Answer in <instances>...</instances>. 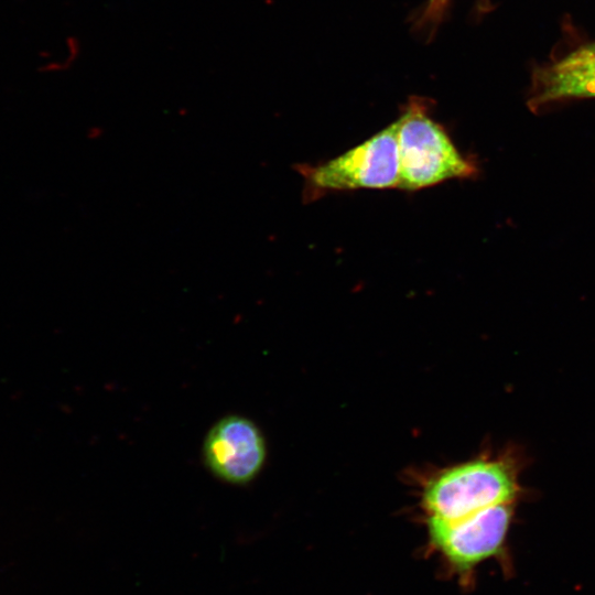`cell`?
Wrapping results in <instances>:
<instances>
[{"mask_svg": "<svg viewBox=\"0 0 595 595\" xmlns=\"http://www.w3.org/2000/svg\"><path fill=\"white\" fill-rule=\"evenodd\" d=\"M305 203L333 192L399 188L396 121L340 155L318 164H296Z\"/></svg>", "mask_w": 595, "mask_h": 595, "instance_id": "3", "label": "cell"}, {"mask_svg": "<svg viewBox=\"0 0 595 595\" xmlns=\"http://www.w3.org/2000/svg\"><path fill=\"white\" fill-rule=\"evenodd\" d=\"M520 493L515 458L482 456L431 477L423 487L421 504L429 517L456 520L497 504L516 501Z\"/></svg>", "mask_w": 595, "mask_h": 595, "instance_id": "1", "label": "cell"}, {"mask_svg": "<svg viewBox=\"0 0 595 595\" xmlns=\"http://www.w3.org/2000/svg\"><path fill=\"white\" fill-rule=\"evenodd\" d=\"M591 53H595V43L584 46Z\"/></svg>", "mask_w": 595, "mask_h": 595, "instance_id": "7", "label": "cell"}, {"mask_svg": "<svg viewBox=\"0 0 595 595\" xmlns=\"http://www.w3.org/2000/svg\"><path fill=\"white\" fill-rule=\"evenodd\" d=\"M434 2H435V7H436V6H437V4L440 3V2H442V3H443V2H444V0H434Z\"/></svg>", "mask_w": 595, "mask_h": 595, "instance_id": "8", "label": "cell"}, {"mask_svg": "<svg viewBox=\"0 0 595 595\" xmlns=\"http://www.w3.org/2000/svg\"><path fill=\"white\" fill-rule=\"evenodd\" d=\"M515 502L497 504L456 520L426 517L431 545L459 575L498 554L505 543Z\"/></svg>", "mask_w": 595, "mask_h": 595, "instance_id": "4", "label": "cell"}, {"mask_svg": "<svg viewBox=\"0 0 595 595\" xmlns=\"http://www.w3.org/2000/svg\"><path fill=\"white\" fill-rule=\"evenodd\" d=\"M569 98H595V53L584 46L536 72L529 105Z\"/></svg>", "mask_w": 595, "mask_h": 595, "instance_id": "6", "label": "cell"}, {"mask_svg": "<svg viewBox=\"0 0 595 595\" xmlns=\"http://www.w3.org/2000/svg\"><path fill=\"white\" fill-rule=\"evenodd\" d=\"M396 123L399 188L418 191L448 180L477 175L474 161L459 152L445 129L420 102L411 101Z\"/></svg>", "mask_w": 595, "mask_h": 595, "instance_id": "2", "label": "cell"}, {"mask_svg": "<svg viewBox=\"0 0 595 595\" xmlns=\"http://www.w3.org/2000/svg\"><path fill=\"white\" fill-rule=\"evenodd\" d=\"M267 458L264 437L250 419L230 414L219 419L203 443V461L218 479L245 485L261 472Z\"/></svg>", "mask_w": 595, "mask_h": 595, "instance_id": "5", "label": "cell"}]
</instances>
